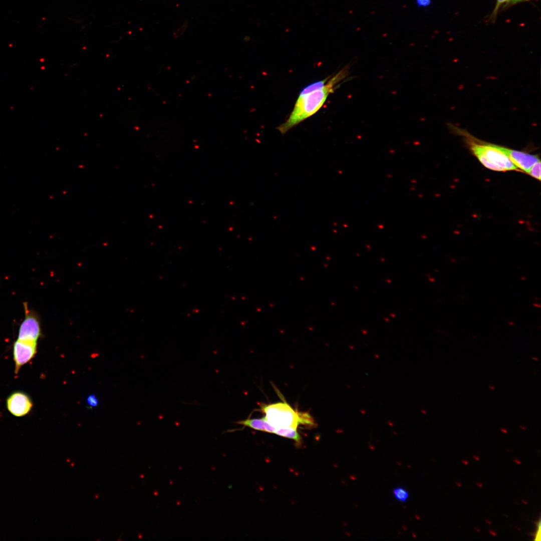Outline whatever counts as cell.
<instances>
[{
    "label": "cell",
    "mask_w": 541,
    "mask_h": 541,
    "mask_svg": "<svg viewBox=\"0 0 541 541\" xmlns=\"http://www.w3.org/2000/svg\"><path fill=\"white\" fill-rule=\"evenodd\" d=\"M345 70L331 78L312 83L301 92L293 110L287 120L277 129L282 134L317 112L329 95L337 88V85L345 77Z\"/></svg>",
    "instance_id": "1"
},
{
    "label": "cell",
    "mask_w": 541,
    "mask_h": 541,
    "mask_svg": "<svg viewBox=\"0 0 541 541\" xmlns=\"http://www.w3.org/2000/svg\"><path fill=\"white\" fill-rule=\"evenodd\" d=\"M264 419L276 428H294L299 425L312 427L315 425L313 417L307 412L294 409L286 402L260 405Z\"/></svg>",
    "instance_id": "2"
},
{
    "label": "cell",
    "mask_w": 541,
    "mask_h": 541,
    "mask_svg": "<svg viewBox=\"0 0 541 541\" xmlns=\"http://www.w3.org/2000/svg\"><path fill=\"white\" fill-rule=\"evenodd\" d=\"M23 306L25 317L20 324L17 339L37 343L42 335L40 317L29 308L27 303H24Z\"/></svg>",
    "instance_id": "3"
},
{
    "label": "cell",
    "mask_w": 541,
    "mask_h": 541,
    "mask_svg": "<svg viewBox=\"0 0 541 541\" xmlns=\"http://www.w3.org/2000/svg\"><path fill=\"white\" fill-rule=\"evenodd\" d=\"M37 343L24 341L17 339L13 344V353L15 362V373H19L21 368L30 362L36 355Z\"/></svg>",
    "instance_id": "4"
},
{
    "label": "cell",
    "mask_w": 541,
    "mask_h": 541,
    "mask_svg": "<svg viewBox=\"0 0 541 541\" xmlns=\"http://www.w3.org/2000/svg\"><path fill=\"white\" fill-rule=\"evenodd\" d=\"M478 141L483 153L493 165L500 168L502 171L518 170V168L510 158L497 148L495 144L482 143L480 141Z\"/></svg>",
    "instance_id": "5"
},
{
    "label": "cell",
    "mask_w": 541,
    "mask_h": 541,
    "mask_svg": "<svg viewBox=\"0 0 541 541\" xmlns=\"http://www.w3.org/2000/svg\"><path fill=\"white\" fill-rule=\"evenodd\" d=\"M30 397L26 393L16 391L12 393L6 401L7 408L10 413L16 417L28 414L33 407Z\"/></svg>",
    "instance_id": "6"
},
{
    "label": "cell",
    "mask_w": 541,
    "mask_h": 541,
    "mask_svg": "<svg viewBox=\"0 0 541 541\" xmlns=\"http://www.w3.org/2000/svg\"><path fill=\"white\" fill-rule=\"evenodd\" d=\"M497 148L506 155L518 168L526 173L539 159L535 155L496 145Z\"/></svg>",
    "instance_id": "7"
},
{
    "label": "cell",
    "mask_w": 541,
    "mask_h": 541,
    "mask_svg": "<svg viewBox=\"0 0 541 541\" xmlns=\"http://www.w3.org/2000/svg\"><path fill=\"white\" fill-rule=\"evenodd\" d=\"M235 423L254 430L270 433L275 434L277 429L271 425L264 417L261 419L247 418L244 420H239Z\"/></svg>",
    "instance_id": "8"
},
{
    "label": "cell",
    "mask_w": 541,
    "mask_h": 541,
    "mask_svg": "<svg viewBox=\"0 0 541 541\" xmlns=\"http://www.w3.org/2000/svg\"><path fill=\"white\" fill-rule=\"evenodd\" d=\"M275 434L282 437L294 440L298 445H300L302 438L297 429L294 428H277Z\"/></svg>",
    "instance_id": "9"
},
{
    "label": "cell",
    "mask_w": 541,
    "mask_h": 541,
    "mask_svg": "<svg viewBox=\"0 0 541 541\" xmlns=\"http://www.w3.org/2000/svg\"><path fill=\"white\" fill-rule=\"evenodd\" d=\"M393 494L394 498L399 501L406 502L409 497V493L405 488L402 487H396L393 489Z\"/></svg>",
    "instance_id": "10"
},
{
    "label": "cell",
    "mask_w": 541,
    "mask_h": 541,
    "mask_svg": "<svg viewBox=\"0 0 541 541\" xmlns=\"http://www.w3.org/2000/svg\"><path fill=\"white\" fill-rule=\"evenodd\" d=\"M530 176L540 180V161L535 163L526 172Z\"/></svg>",
    "instance_id": "11"
},
{
    "label": "cell",
    "mask_w": 541,
    "mask_h": 541,
    "mask_svg": "<svg viewBox=\"0 0 541 541\" xmlns=\"http://www.w3.org/2000/svg\"><path fill=\"white\" fill-rule=\"evenodd\" d=\"M86 402L89 408H93L98 406L99 400L95 395L91 394L87 397Z\"/></svg>",
    "instance_id": "12"
},
{
    "label": "cell",
    "mask_w": 541,
    "mask_h": 541,
    "mask_svg": "<svg viewBox=\"0 0 541 541\" xmlns=\"http://www.w3.org/2000/svg\"><path fill=\"white\" fill-rule=\"evenodd\" d=\"M415 4L418 8H426L431 4V0H415Z\"/></svg>",
    "instance_id": "13"
},
{
    "label": "cell",
    "mask_w": 541,
    "mask_h": 541,
    "mask_svg": "<svg viewBox=\"0 0 541 541\" xmlns=\"http://www.w3.org/2000/svg\"><path fill=\"white\" fill-rule=\"evenodd\" d=\"M510 0H497L496 4L494 9L492 12V17H495L497 13V12L501 5L505 3L508 2Z\"/></svg>",
    "instance_id": "14"
},
{
    "label": "cell",
    "mask_w": 541,
    "mask_h": 541,
    "mask_svg": "<svg viewBox=\"0 0 541 541\" xmlns=\"http://www.w3.org/2000/svg\"><path fill=\"white\" fill-rule=\"evenodd\" d=\"M529 1V0H511L510 1H511V4H515V3H517L518 2H522V1Z\"/></svg>",
    "instance_id": "15"
}]
</instances>
